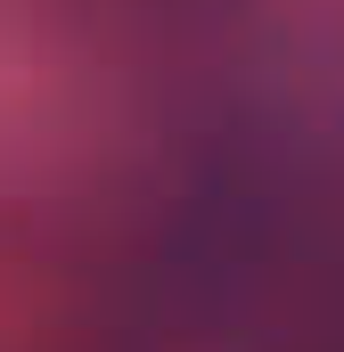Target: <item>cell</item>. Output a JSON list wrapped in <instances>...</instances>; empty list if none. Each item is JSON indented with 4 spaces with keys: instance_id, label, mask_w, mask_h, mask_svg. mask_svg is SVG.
<instances>
[]
</instances>
